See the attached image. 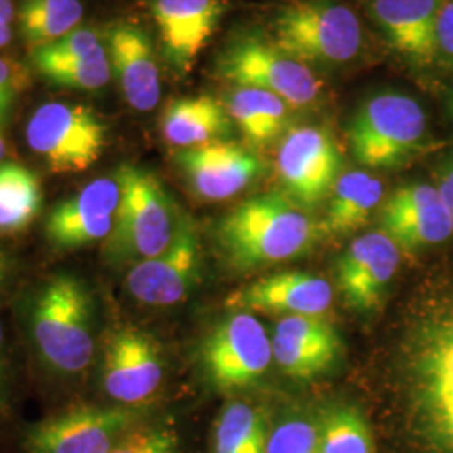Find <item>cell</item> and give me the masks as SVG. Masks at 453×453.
Wrapping results in <instances>:
<instances>
[{"label":"cell","instance_id":"obj_1","mask_svg":"<svg viewBox=\"0 0 453 453\" xmlns=\"http://www.w3.org/2000/svg\"><path fill=\"white\" fill-rule=\"evenodd\" d=\"M318 226L291 198L265 194L243 200L217 228L226 259L237 269H254L294 259L316 241Z\"/></svg>","mask_w":453,"mask_h":453},{"label":"cell","instance_id":"obj_2","mask_svg":"<svg viewBox=\"0 0 453 453\" xmlns=\"http://www.w3.org/2000/svg\"><path fill=\"white\" fill-rule=\"evenodd\" d=\"M35 348L56 372L78 374L95 357V306L73 275H56L37 294L31 314Z\"/></svg>","mask_w":453,"mask_h":453},{"label":"cell","instance_id":"obj_3","mask_svg":"<svg viewBox=\"0 0 453 453\" xmlns=\"http://www.w3.org/2000/svg\"><path fill=\"white\" fill-rule=\"evenodd\" d=\"M277 48L304 65L351 63L363 44L357 14L336 0H294L274 20Z\"/></svg>","mask_w":453,"mask_h":453},{"label":"cell","instance_id":"obj_4","mask_svg":"<svg viewBox=\"0 0 453 453\" xmlns=\"http://www.w3.org/2000/svg\"><path fill=\"white\" fill-rule=\"evenodd\" d=\"M121 200L108 256L118 260L151 259L172 243L180 219L158 179L140 166L123 165L116 172Z\"/></svg>","mask_w":453,"mask_h":453},{"label":"cell","instance_id":"obj_5","mask_svg":"<svg viewBox=\"0 0 453 453\" xmlns=\"http://www.w3.org/2000/svg\"><path fill=\"white\" fill-rule=\"evenodd\" d=\"M425 138L426 114L417 99L402 93L366 99L348 127L353 157L372 170L405 165L423 148Z\"/></svg>","mask_w":453,"mask_h":453},{"label":"cell","instance_id":"obj_6","mask_svg":"<svg viewBox=\"0 0 453 453\" xmlns=\"http://www.w3.org/2000/svg\"><path fill=\"white\" fill-rule=\"evenodd\" d=\"M215 69L224 81L269 91L294 108L314 104L323 91L309 65L260 35L245 34L232 39L220 50Z\"/></svg>","mask_w":453,"mask_h":453},{"label":"cell","instance_id":"obj_7","mask_svg":"<svg viewBox=\"0 0 453 453\" xmlns=\"http://www.w3.org/2000/svg\"><path fill=\"white\" fill-rule=\"evenodd\" d=\"M26 138L50 173L71 175L96 165L106 145V128L91 108L52 101L34 111Z\"/></svg>","mask_w":453,"mask_h":453},{"label":"cell","instance_id":"obj_8","mask_svg":"<svg viewBox=\"0 0 453 453\" xmlns=\"http://www.w3.org/2000/svg\"><path fill=\"white\" fill-rule=\"evenodd\" d=\"M273 361V341L250 312H235L220 321L202 346L209 380L226 391L257 383Z\"/></svg>","mask_w":453,"mask_h":453},{"label":"cell","instance_id":"obj_9","mask_svg":"<svg viewBox=\"0 0 453 453\" xmlns=\"http://www.w3.org/2000/svg\"><path fill=\"white\" fill-rule=\"evenodd\" d=\"M341 168L340 148L324 128H294L277 150V179L286 196L301 209H314L329 198Z\"/></svg>","mask_w":453,"mask_h":453},{"label":"cell","instance_id":"obj_10","mask_svg":"<svg viewBox=\"0 0 453 453\" xmlns=\"http://www.w3.org/2000/svg\"><path fill=\"white\" fill-rule=\"evenodd\" d=\"M133 406H80L41 421L26 440L27 453H108L138 426Z\"/></svg>","mask_w":453,"mask_h":453},{"label":"cell","instance_id":"obj_11","mask_svg":"<svg viewBox=\"0 0 453 453\" xmlns=\"http://www.w3.org/2000/svg\"><path fill=\"white\" fill-rule=\"evenodd\" d=\"M202 273V245L190 217H180L172 243L162 254L136 262L127 275V289L148 306H173L194 291Z\"/></svg>","mask_w":453,"mask_h":453},{"label":"cell","instance_id":"obj_12","mask_svg":"<svg viewBox=\"0 0 453 453\" xmlns=\"http://www.w3.org/2000/svg\"><path fill=\"white\" fill-rule=\"evenodd\" d=\"M162 348L140 329H121L108 342L101 381L104 393L123 406L148 402L163 380Z\"/></svg>","mask_w":453,"mask_h":453},{"label":"cell","instance_id":"obj_13","mask_svg":"<svg viewBox=\"0 0 453 453\" xmlns=\"http://www.w3.org/2000/svg\"><path fill=\"white\" fill-rule=\"evenodd\" d=\"M119 200L121 190L116 177L88 183L80 194L49 213L44 226L48 242L61 250H74L110 239Z\"/></svg>","mask_w":453,"mask_h":453},{"label":"cell","instance_id":"obj_14","mask_svg":"<svg viewBox=\"0 0 453 453\" xmlns=\"http://www.w3.org/2000/svg\"><path fill=\"white\" fill-rule=\"evenodd\" d=\"M380 217L383 232L403 250L445 242L453 234L452 213L438 187L430 183L400 187L389 195Z\"/></svg>","mask_w":453,"mask_h":453},{"label":"cell","instance_id":"obj_15","mask_svg":"<svg viewBox=\"0 0 453 453\" xmlns=\"http://www.w3.org/2000/svg\"><path fill=\"white\" fill-rule=\"evenodd\" d=\"M400 249L385 232L359 235L336 265V282L348 308L368 312L380 306L398 271Z\"/></svg>","mask_w":453,"mask_h":453},{"label":"cell","instance_id":"obj_16","mask_svg":"<svg viewBox=\"0 0 453 453\" xmlns=\"http://www.w3.org/2000/svg\"><path fill=\"white\" fill-rule=\"evenodd\" d=\"M175 160L195 194L211 202L241 194L264 172L254 151L226 140L180 150Z\"/></svg>","mask_w":453,"mask_h":453},{"label":"cell","instance_id":"obj_17","mask_svg":"<svg viewBox=\"0 0 453 453\" xmlns=\"http://www.w3.org/2000/svg\"><path fill=\"white\" fill-rule=\"evenodd\" d=\"M226 5L222 0H153L151 16L163 52L180 74L190 73L198 54L215 33Z\"/></svg>","mask_w":453,"mask_h":453},{"label":"cell","instance_id":"obj_18","mask_svg":"<svg viewBox=\"0 0 453 453\" xmlns=\"http://www.w3.org/2000/svg\"><path fill=\"white\" fill-rule=\"evenodd\" d=\"M410 378L420 413L453 405V309L438 314L415 336Z\"/></svg>","mask_w":453,"mask_h":453},{"label":"cell","instance_id":"obj_19","mask_svg":"<svg viewBox=\"0 0 453 453\" xmlns=\"http://www.w3.org/2000/svg\"><path fill=\"white\" fill-rule=\"evenodd\" d=\"M273 357L280 372L296 380H312L340 357L341 340L321 316H286L275 326Z\"/></svg>","mask_w":453,"mask_h":453},{"label":"cell","instance_id":"obj_20","mask_svg":"<svg viewBox=\"0 0 453 453\" xmlns=\"http://www.w3.org/2000/svg\"><path fill=\"white\" fill-rule=\"evenodd\" d=\"M445 0H372L370 14L389 46L418 69L438 61V14Z\"/></svg>","mask_w":453,"mask_h":453},{"label":"cell","instance_id":"obj_21","mask_svg":"<svg viewBox=\"0 0 453 453\" xmlns=\"http://www.w3.org/2000/svg\"><path fill=\"white\" fill-rule=\"evenodd\" d=\"M333 303L327 280L306 273L265 275L232 292L226 306L239 312H286L289 316H323Z\"/></svg>","mask_w":453,"mask_h":453},{"label":"cell","instance_id":"obj_22","mask_svg":"<svg viewBox=\"0 0 453 453\" xmlns=\"http://www.w3.org/2000/svg\"><path fill=\"white\" fill-rule=\"evenodd\" d=\"M113 76L133 110L151 111L162 96L160 69L148 34L136 24L118 22L108 33Z\"/></svg>","mask_w":453,"mask_h":453},{"label":"cell","instance_id":"obj_23","mask_svg":"<svg viewBox=\"0 0 453 453\" xmlns=\"http://www.w3.org/2000/svg\"><path fill=\"white\" fill-rule=\"evenodd\" d=\"M232 130L226 104L207 95L173 99L162 116L163 138L180 150L222 142Z\"/></svg>","mask_w":453,"mask_h":453},{"label":"cell","instance_id":"obj_24","mask_svg":"<svg viewBox=\"0 0 453 453\" xmlns=\"http://www.w3.org/2000/svg\"><path fill=\"white\" fill-rule=\"evenodd\" d=\"M381 180L366 172L341 175L329 195L321 230L329 235H344L365 226L383 200Z\"/></svg>","mask_w":453,"mask_h":453},{"label":"cell","instance_id":"obj_25","mask_svg":"<svg viewBox=\"0 0 453 453\" xmlns=\"http://www.w3.org/2000/svg\"><path fill=\"white\" fill-rule=\"evenodd\" d=\"M224 104L234 125L252 145L273 143L288 127V103L269 91L235 86Z\"/></svg>","mask_w":453,"mask_h":453},{"label":"cell","instance_id":"obj_26","mask_svg":"<svg viewBox=\"0 0 453 453\" xmlns=\"http://www.w3.org/2000/svg\"><path fill=\"white\" fill-rule=\"evenodd\" d=\"M42 209V187L29 168L0 165V235L26 232Z\"/></svg>","mask_w":453,"mask_h":453},{"label":"cell","instance_id":"obj_27","mask_svg":"<svg viewBox=\"0 0 453 453\" xmlns=\"http://www.w3.org/2000/svg\"><path fill=\"white\" fill-rule=\"evenodd\" d=\"M82 14L81 0H22L17 19L22 37L37 49L78 29Z\"/></svg>","mask_w":453,"mask_h":453},{"label":"cell","instance_id":"obj_28","mask_svg":"<svg viewBox=\"0 0 453 453\" xmlns=\"http://www.w3.org/2000/svg\"><path fill=\"white\" fill-rule=\"evenodd\" d=\"M267 426L259 410L234 402L222 410L213 430V453H267Z\"/></svg>","mask_w":453,"mask_h":453},{"label":"cell","instance_id":"obj_29","mask_svg":"<svg viewBox=\"0 0 453 453\" xmlns=\"http://www.w3.org/2000/svg\"><path fill=\"white\" fill-rule=\"evenodd\" d=\"M318 449L319 453H374L372 430L355 408H334L318 426Z\"/></svg>","mask_w":453,"mask_h":453},{"label":"cell","instance_id":"obj_30","mask_svg":"<svg viewBox=\"0 0 453 453\" xmlns=\"http://www.w3.org/2000/svg\"><path fill=\"white\" fill-rule=\"evenodd\" d=\"M37 71L56 86L86 91L99 89L113 78L111 59L104 46L78 61L46 65Z\"/></svg>","mask_w":453,"mask_h":453},{"label":"cell","instance_id":"obj_31","mask_svg":"<svg viewBox=\"0 0 453 453\" xmlns=\"http://www.w3.org/2000/svg\"><path fill=\"white\" fill-rule=\"evenodd\" d=\"M103 48L101 35L93 29H74L63 39L44 46L33 49V63L37 69L46 65H61L78 61L97 49Z\"/></svg>","mask_w":453,"mask_h":453},{"label":"cell","instance_id":"obj_32","mask_svg":"<svg viewBox=\"0 0 453 453\" xmlns=\"http://www.w3.org/2000/svg\"><path fill=\"white\" fill-rule=\"evenodd\" d=\"M108 453H180V437L168 425L134 426Z\"/></svg>","mask_w":453,"mask_h":453},{"label":"cell","instance_id":"obj_33","mask_svg":"<svg viewBox=\"0 0 453 453\" xmlns=\"http://www.w3.org/2000/svg\"><path fill=\"white\" fill-rule=\"evenodd\" d=\"M267 453H319L318 425L303 418L282 421L269 437Z\"/></svg>","mask_w":453,"mask_h":453},{"label":"cell","instance_id":"obj_34","mask_svg":"<svg viewBox=\"0 0 453 453\" xmlns=\"http://www.w3.org/2000/svg\"><path fill=\"white\" fill-rule=\"evenodd\" d=\"M421 417L438 445L453 453V405L421 413Z\"/></svg>","mask_w":453,"mask_h":453},{"label":"cell","instance_id":"obj_35","mask_svg":"<svg viewBox=\"0 0 453 453\" xmlns=\"http://www.w3.org/2000/svg\"><path fill=\"white\" fill-rule=\"evenodd\" d=\"M24 86V73L20 65L0 58V110L7 114L14 97Z\"/></svg>","mask_w":453,"mask_h":453},{"label":"cell","instance_id":"obj_36","mask_svg":"<svg viewBox=\"0 0 453 453\" xmlns=\"http://www.w3.org/2000/svg\"><path fill=\"white\" fill-rule=\"evenodd\" d=\"M438 59H445L453 65V0H445L438 14L437 31Z\"/></svg>","mask_w":453,"mask_h":453},{"label":"cell","instance_id":"obj_37","mask_svg":"<svg viewBox=\"0 0 453 453\" xmlns=\"http://www.w3.org/2000/svg\"><path fill=\"white\" fill-rule=\"evenodd\" d=\"M438 190L453 215V162L447 163L438 177Z\"/></svg>","mask_w":453,"mask_h":453},{"label":"cell","instance_id":"obj_38","mask_svg":"<svg viewBox=\"0 0 453 453\" xmlns=\"http://www.w3.org/2000/svg\"><path fill=\"white\" fill-rule=\"evenodd\" d=\"M14 17H16V9L12 0H0V22L11 26Z\"/></svg>","mask_w":453,"mask_h":453},{"label":"cell","instance_id":"obj_39","mask_svg":"<svg viewBox=\"0 0 453 453\" xmlns=\"http://www.w3.org/2000/svg\"><path fill=\"white\" fill-rule=\"evenodd\" d=\"M9 271H11L9 257L5 256V252H4V250H0V288L4 286V282H5L7 275H9Z\"/></svg>","mask_w":453,"mask_h":453},{"label":"cell","instance_id":"obj_40","mask_svg":"<svg viewBox=\"0 0 453 453\" xmlns=\"http://www.w3.org/2000/svg\"><path fill=\"white\" fill-rule=\"evenodd\" d=\"M12 39V29L9 24L0 22V48H5Z\"/></svg>","mask_w":453,"mask_h":453},{"label":"cell","instance_id":"obj_41","mask_svg":"<svg viewBox=\"0 0 453 453\" xmlns=\"http://www.w3.org/2000/svg\"><path fill=\"white\" fill-rule=\"evenodd\" d=\"M4 327L0 321V395H2V380H4Z\"/></svg>","mask_w":453,"mask_h":453},{"label":"cell","instance_id":"obj_42","mask_svg":"<svg viewBox=\"0 0 453 453\" xmlns=\"http://www.w3.org/2000/svg\"><path fill=\"white\" fill-rule=\"evenodd\" d=\"M5 155H7V146H5V142H4V138L0 136V162L5 158Z\"/></svg>","mask_w":453,"mask_h":453},{"label":"cell","instance_id":"obj_43","mask_svg":"<svg viewBox=\"0 0 453 453\" xmlns=\"http://www.w3.org/2000/svg\"><path fill=\"white\" fill-rule=\"evenodd\" d=\"M449 111H450V114H452L453 118V91L452 95H450V97H449Z\"/></svg>","mask_w":453,"mask_h":453},{"label":"cell","instance_id":"obj_44","mask_svg":"<svg viewBox=\"0 0 453 453\" xmlns=\"http://www.w3.org/2000/svg\"><path fill=\"white\" fill-rule=\"evenodd\" d=\"M4 119H5V113L0 110V123H4Z\"/></svg>","mask_w":453,"mask_h":453},{"label":"cell","instance_id":"obj_45","mask_svg":"<svg viewBox=\"0 0 453 453\" xmlns=\"http://www.w3.org/2000/svg\"><path fill=\"white\" fill-rule=\"evenodd\" d=\"M452 222H453V215H452Z\"/></svg>","mask_w":453,"mask_h":453}]
</instances>
